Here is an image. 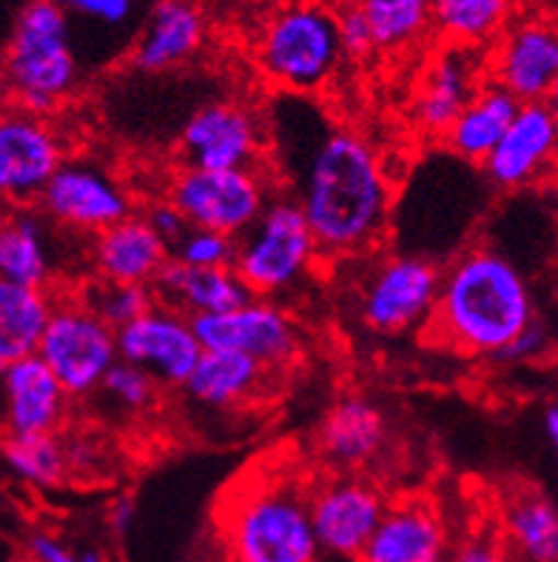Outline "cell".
I'll return each instance as SVG.
<instances>
[{"label":"cell","mask_w":558,"mask_h":562,"mask_svg":"<svg viewBox=\"0 0 558 562\" xmlns=\"http://www.w3.org/2000/svg\"><path fill=\"white\" fill-rule=\"evenodd\" d=\"M305 143L291 200L311 226L322 260L374 251L394 214V180L376 146L342 126H322Z\"/></svg>","instance_id":"cell-1"},{"label":"cell","mask_w":558,"mask_h":562,"mask_svg":"<svg viewBox=\"0 0 558 562\" xmlns=\"http://www.w3.org/2000/svg\"><path fill=\"white\" fill-rule=\"evenodd\" d=\"M536 321V303L522 271L502 251H462L439 283L433 340L467 357H493Z\"/></svg>","instance_id":"cell-2"},{"label":"cell","mask_w":558,"mask_h":562,"mask_svg":"<svg viewBox=\"0 0 558 562\" xmlns=\"http://www.w3.org/2000/svg\"><path fill=\"white\" fill-rule=\"evenodd\" d=\"M7 103L49 117L80 86V55L57 0H29L0 66Z\"/></svg>","instance_id":"cell-3"},{"label":"cell","mask_w":558,"mask_h":562,"mask_svg":"<svg viewBox=\"0 0 558 562\" xmlns=\"http://www.w3.org/2000/svg\"><path fill=\"white\" fill-rule=\"evenodd\" d=\"M345 60L337 12L328 0H280L260 21L254 64L271 86L288 94L326 89Z\"/></svg>","instance_id":"cell-4"},{"label":"cell","mask_w":558,"mask_h":562,"mask_svg":"<svg viewBox=\"0 0 558 562\" xmlns=\"http://www.w3.org/2000/svg\"><path fill=\"white\" fill-rule=\"evenodd\" d=\"M226 540L234 562H319L308 494L291 480L260 477L231 499Z\"/></svg>","instance_id":"cell-5"},{"label":"cell","mask_w":558,"mask_h":562,"mask_svg":"<svg viewBox=\"0 0 558 562\" xmlns=\"http://www.w3.org/2000/svg\"><path fill=\"white\" fill-rule=\"evenodd\" d=\"M322 260L311 226L288 194H276L260 221L237 240V278L254 297L274 300L297 289Z\"/></svg>","instance_id":"cell-6"},{"label":"cell","mask_w":558,"mask_h":562,"mask_svg":"<svg viewBox=\"0 0 558 562\" xmlns=\"http://www.w3.org/2000/svg\"><path fill=\"white\" fill-rule=\"evenodd\" d=\"M280 194V180L265 166L254 169H189L178 166L166 183V200L189 228H205L240 240Z\"/></svg>","instance_id":"cell-7"},{"label":"cell","mask_w":558,"mask_h":562,"mask_svg":"<svg viewBox=\"0 0 558 562\" xmlns=\"http://www.w3.org/2000/svg\"><path fill=\"white\" fill-rule=\"evenodd\" d=\"M35 355L69 397L98 394L112 366L121 360L117 331L100 321L83 297H55Z\"/></svg>","instance_id":"cell-8"},{"label":"cell","mask_w":558,"mask_h":562,"mask_svg":"<svg viewBox=\"0 0 558 562\" xmlns=\"http://www.w3.org/2000/svg\"><path fill=\"white\" fill-rule=\"evenodd\" d=\"M442 269L419 255H388L360 285V317L368 331L399 337L428 328L436 308Z\"/></svg>","instance_id":"cell-9"},{"label":"cell","mask_w":558,"mask_h":562,"mask_svg":"<svg viewBox=\"0 0 558 562\" xmlns=\"http://www.w3.org/2000/svg\"><path fill=\"white\" fill-rule=\"evenodd\" d=\"M269 149V128L260 114L237 100H212L180 128V166L228 171L254 169Z\"/></svg>","instance_id":"cell-10"},{"label":"cell","mask_w":558,"mask_h":562,"mask_svg":"<svg viewBox=\"0 0 558 562\" xmlns=\"http://www.w3.org/2000/svg\"><path fill=\"white\" fill-rule=\"evenodd\" d=\"M66 160V137L49 117L0 103V200L18 206L37 203Z\"/></svg>","instance_id":"cell-11"},{"label":"cell","mask_w":558,"mask_h":562,"mask_svg":"<svg viewBox=\"0 0 558 562\" xmlns=\"http://www.w3.org/2000/svg\"><path fill=\"white\" fill-rule=\"evenodd\" d=\"M485 78L519 103H545L558 78V21L550 14H513L485 55Z\"/></svg>","instance_id":"cell-12"},{"label":"cell","mask_w":558,"mask_h":562,"mask_svg":"<svg viewBox=\"0 0 558 562\" xmlns=\"http://www.w3.org/2000/svg\"><path fill=\"white\" fill-rule=\"evenodd\" d=\"M203 351H234L265 366L285 369L299 357V326L274 300L251 297L246 306L223 314L191 317Z\"/></svg>","instance_id":"cell-13"},{"label":"cell","mask_w":558,"mask_h":562,"mask_svg":"<svg viewBox=\"0 0 558 562\" xmlns=\"http://www.w3.org/2000/svg\"><path fill=\"white\" fill-rule=\"evenodd\" d=\"M37 203L57 226L92 237L135 214V200L126 186L100 164L80 157H69L52 175Z\"/></svg>","instance_id":"cell-14"},{"label":"cell","mask_w":558,"mask_h":562,"mask_svg":"<svg viewBox=\"0 0 558 562\" xmlns=\"http://www.w3.org/2000/svg\"><path fill=\"white\" fill-rule=\"evenodd\" d=\"M117 355L123 363L146 371L157 385L183 389L203 355V346L189 314L157 303L135 323L117 328Z\"/></svg>","instance_id":"cell-15"},{"label":"cell","mask_w":558,"mask_h":562,"mask_svg":"<svg viewBox=\"0 0 558 562\" xmlns=\"http://www.w3.org/2000/svg\"><path fill=\"white\" fill-rule=\"evenodd\" d=\"M388 499L360 477L328 480L308 497L311 528L319 551L337 560H356L379 526Z\"/></svg>","instance_id":"cell-16"},{"label":"cell","mask_w":558,"mask_h":562,"mask_svg":"<svg viewBox=\"0 0 558 562\" xmlns=\"http://www.w3.org/2000/svg\"><path fill=\"white\" fill-rule=\"evenodd\" d=\"M481 169L504 192L550 180L558 171V123L547 103H522Z\"/></svg>","instance_id":"cell-17"},{"label":"cell","mask_w":558,"mask_h":562,"mask_svg":"<svg viewBox=\"0 0 558 562\" xmlns=\"http://www.w3.org/2000/svg\"><path fill=\"white\" fill-rule=\"evenodd\" d=\"M485 80L481 52L445 43V49H439L424 69L413 98V123L419 132L431 140H442Z\"/></svg>","instance_id":"cell-18"},{"label":"cell","mask_w":558,"mask_h":562,"mask_svg":"<svg viewBox=\"0 0 558 562\" xmlns=\"http://www.w3.org/2000/svg\"><path fill=\"white\" fill-rule=\"evenodd\" d=\"M451 537L433 503L419 497L390 503L356 562H445Z\"/></svg>","instance_id":"cell-19"},{"label":"cell","mask_w":558,"mask_h":562,"mask_svg":"<svg viewBox=\"0 0 558 562\" xmlns=\"http://www.w3.org/2000/svg\"><path fill=\"white\" fill-rule=\"evenodd\" d=\"M69 394L37 355L3 366L0 420L7 435H55L66 417Z\"/></svg>","instance_id":"cell-20"},{"label":"cell","mask_w":558,"mask_h":562,"mask_svg":"<svg viewBox=\"0 0 558 562\" xmlns=\"http://www.w3.org/2000/svg\"><path fill=\"white\" fill-rule=\"evenodd\" d=\"M205 14L197 3L157 0L135 35L128 60L137 71L163 75L197 57L205 43Z\"/></svg>","instance_id":"cell-21"},{"label":"cell","mask_w":558,"mask_h":562,"mask_svg":"<svg viewBox=\"0 0 558 562\" xmlns=\"http://www.w3.org/2000/svg\"><path fill=\"white\" fill-rule=\"evenodd\" d=\"M169 257V246L143 214L103 228L92 243V266L103 283L151 285Z\"/></svg>","instance_id":"cell-22"},{"label":"cell","mask_w":558,"mask_h":562,"mask_svg":"<svg viewBox=\"0 0 558 562\" xmlns=\"http://www.w3.org/2000/svg\"><path fill=\"white\" fill-rule=\"evenodd\" d=\"M388 442V423L376 403L365 397H342L319 426V451L340 469H362L379 457Z\"/></svg>","instance_id":"cell-23"},{"label":"cell","mask_w":558,"mask_h":562,"mask_svg":"<svg viewBox=\"0 0 558 562\" xmlns=\"http://www.w3.org/2000/svg\"><path fill=\"white\" fill-rule=\"evenodd\" d=\"M151 289L160 303L178 308L189 317L234 312L254 297L234 269H189L171 257L155 278Z\"/></svg>","instance_id":"cell-24"},{"label":"cell","mask_w":558,"mask_h":562,"mask_svg":"<svg viewBox=\"0 0 558 562\" xmlns=\"http://www.w3.org/2000/svg\"><path fill=\"white\" fill-rule=\"evenodd\" d=\"M269 374L274 371L246 355L203 351L191 378L185 380L183 392L191 403L203 408H237L240 403L260 394Z\"/></svg>","instance_id":"cell-25"},{"label":"cell","mask_w":558,"mask_h":562,"mask_svg":"<svg viewBox=\"0 0 558 562\" xmlns=\"http://www.w3.org/2000/svg\"><path fill=\"white\" fill-rule=\"evenodd\" d=\"M519 106L522 103L510 92H504L502 86L485 80L479 92L470 98V103L462 109L459 117L451 123L442 143L447 146V151H453L462 160L485 164V157L493 151L496 143L502 140V135L508 132L510 121L516 117Z\"/></svg>","instance_id":"cell-26"},{"label":"cell","mask_w":558,"mask_h":562,"mask_svg":"<svg viewBox=\"0 0 558 562\" xmlns=\"http://www.w3.org/2000/svg\"><path fill=\"white\" fill-rule=\"evenodd\" d=\"M55 308V294L37 285L0 280V363L35 355Z\"/></svg>","instance_id":"cell-27"},{"label":"cell","mask_w":558,"mask_h":562,"mask_svg":"<svg viewBox=\"0 0 558 562\" xmlns=\"http://www.w3.org/2000/svg\"><path fill=\"white\" fill-rule=\"evenodd\" d=\"M516 14V0H433V32L447 46L490 49Z\"/></svg>","instance_id":"cell-28"},{"label":"cell","mask_w":558,"mask_h":562,"mask_svg":"<svg viewBox=\"0 0 558 562\" xmlns=\"http://www.w3.org/2000/svg\"><path fill=\"white\" fill-rule=\"evenodd\" d=\"M52 255L43 226L32 212L0 214V280L46 289Z\"/></svg>","instance_id":"cell-29"},{"label":"cell","mask_w":558,"mask_h":562,"mask_svg":"<svg viewBox=\"0 0 558 562\" xmlns=\"http://www.w3.org/2000/svg\"><path fill=\"white\" fill-rule=\"evenodd\" d=\"M374 52L413 49L433 32V0H356Z\"/></svg>","instance_id":"cell-30"},{"label":"cell","mask_w":558,"mask_h":562,"mask_svg":"<svg viewBox=\"0 0 558 562\" xmlns=\"http://www.w3.org/2000/svg\"><path fill=\"white\" fill-rule=\"evenodd\" d=\"M508 540L524 562H558V508L542 494L524 492L508 506Z\"/></svg>","instance_id":"cell-31"},{"label":"cell","mask_w":558,"mask_h":562,"mask_svg":"<svg viewBox=\"0 0 558 562\" xmlns=\"http://www.w3.org/2000/svg\"><path fill=\"white\" fill-rule=\"evenodd\" d=\"M3 457L9 469L21 480L41 488H52L64 480L69 460L55 435H26V437H3Z\"/></svg>","instance_id":"cell-32"},{"label":"cell","mask_w":558,"mask_h":562,"mask_svg":"<svg viewBox=\"0 0 558 562\" xmlns=\"http://www.w3.org/2000/svg\"><path fill=\"white\" fill-rule=\"evenodd\" d=\"M143 3L146 0H57L66 18L83 23L89 35L126 41L143 26Z\"/></svg>","instance_id":"cell-33"},{"label":"cell","mask_w":558,"mask_h":562,"mask_svg":"<svg viewBox=\"0 0 558 562\" xmlns=\"http://www.w3.org/2000/svg\"><path fill=\"white\" fill-rule=\"evenodd\" d=\"M83 300L89 303L100 321L112 326L114 331L128 323H135L137 317L155 308L160 300H157L155 289L151 285H135V283H103L92 285L89 292L83 294Z\"/></svg>","instance_id":"cell-34"},{"label":"cell","mask_w":558,"mask_h":562,"mask_svg":"<svg viewBox=\"0 0 558 562\" xmlns=\"http://www.w3.org/2000/svg\"><path fill=\"white\" fill-rule=\"evenodd\" d=\"M157 389H160V385H157L146 371L117 360L98 392L106 394L109 403L121 408V412L143 414L149 412L157 403Z\"/></svg>","instance_id":"cell-35"},{"label":"cell","mask_w":558,"mask_h":562,"mask_svg":"<svg viewBox=\"0 0 558 562\" xmlns=\"http://www.w3.org/2000/svg\"><path fill=\"white\" fill-rule=\"evenodd\" d=\"M237 240L205 228H189L174 249L169 251L171 260L189 266V269H231Z\"/></svg>","instance_id":"cell-36"},{"label":"cell","mask_w":558,"mask_h":562,"mask_svg":"<svg viewBox=\"0 0 558 562\" xmlns=\"http://www.w3.org/2000/svg\"><path fill=\"white\" fill-rule=\"evenodd\" d=\"M333 12H337V26H340V41L342 49H345V57L371 55L374 46H371L368 26H365V18H362L356 0H337Z\"/></svg>","instance_id":"cell-37"},{"label":"cell","mask_w":558,"mask_h":562,"mask_svg":"<svg viewBox=\"0 0 558 562\" xmlns=\"http://www.w3.org/2000/svg\"><path fill=\"white\" fill-rule=\"evenodd\" d=\"M550 328L545 326V323L533 321L531 326L524 328L522 335L513 337V340L504 346L499 355H493L490 360L493 363H502V366H513V363H527V360H538L542 355H547V349H550Z\"/></svg>","instance_id":"cell-38"},{"label":"cell","mask_w":558,"mask_h":562,"mask_svg":"<svg viewBox=\"0 0 558 562\" xmlns=\"http://www.w3.org/2000/svg\"><path fill=\"white\" fill-rule=\"evenodd\" d=\"M143 217H146V223H149V226L155 228L157 237H160V240H163L166 246H169V251L174 249V243H178L180 237H183L185 232H189V223L183 221V214H180L178 209L171 206V203L166 198H160V200H155V203H149V209H146V214H143Z\"/></svg>","instance_id":"cell-39"},{"label":"cell","mask_w":558,"mask_h":562,"mask_svg":"<svg viewBox=\"0 0 558 562\" xmlns=\"http://www.w3.org/2000/svg\"><path fill=\"white\" fill-rule=\"evenodd\" d=\"M29 557L35 562H78V557L52 535H35L29 540Z\"/></svg>","instance_id":"cell-40"},{"label":"cell","mask_w":558,"mask_h":562,"mask_svg":"<svg viewBox=\"0 0 558 562\" xmlns=\"http://www.w3.org/2000/svg\"><path fill=\"white\" fill-rule=\"evenodd\" d=\"M445 562H510L496 542L490 540H474L462 546L459 551H453Z\"/></svg>","instance_id":"cell-41"},{"label":"cell","mask_w":558,"mask_h":562,"mask_svg":"<svg viewBox=\"0 0 558 562\" xmlns=\"http://www.w3.org/2000/svg\"><path fill=\"white\" fill-rule=\"evenodd\" d=\"M132 520H135V506H132V499H117L112 508V526L117 535H123V531H128V526H132Z\"/></svg>","instance_id":"cell-42"},{"label":"cell","mask_w":558,"mask_h":562,"mask_svg":"<svg viewBox=\"0 0 558 562\" xmlns=\"http://www.w3.org/2000/svg\"><path fill=\"white\" fill-rule=\"evenodd\" d=\"M545 431L547 437H550L553 449H556V457H558V406H550L545 412Z\"/></svg>","instance_id":"cell-43"},{"label":"cell","mask_w":558,"mask_h":562,"mask_svg":"<svg viewBox=\"0 0 558 562\" xmlns=\"http://www.w3.org/2000/svg\"><path fill=\"white\" fill-rule=\"evenodd\" d=\"M547 109H550L553 112V117H556V123H558V78H556V83H553V89H550V94H547Z\"/></svg>","instance_id":"cell-44"},{"label":"cell","mask_w":558,"mask_h":562,"mask_svg":"<svg viewBox=\"0 0 558 562\" xmlns=\"http://www.w3.org/2000/svg\"><path fill=\"white\" fill-rule=\"evenodd\" d=\"M78 562H103V557L94 554V551H86V554L78 557Z\"/></svg>","instance_id":"cell-45"},{"label":"cell","mask_w":558,"mask_h":562,"mask_svg":"<svg viewBox=\"0 0 558 562\" xmlns=\"http://www.w3.org/2000/svg\"><path fill=\"white\" fill-rule=\"evenodd\" d=\"M0 403H3V363H0Z\"/></svg>","instance_id":"cell-46"},{"label":"cell","mask_w":558,"mask_h":562,"mask_svg":"<svg viewBox=\"0 0 558 562\" xmlns=\"http://www.w3.org/2000/svg\"><path fill=\"white\" fill-rule=\"evenodd\" d=\"M12 562H35V560H32V557H18V560H12Z\"/></svg>","instance_id":"cell-47"},{"label":"cell","mask_w":558,"mask_h":562,"mask_svg":"<svg viewBox=\"0 0 558 562\" xmlns=\"http://www.w3.org/2000/svg\"><path fill=\"white\" fill-rule=\"evenodd\" d=\"M185 3H197V7H200V3H203V0H185Z\"/></svg>","instance_id":"cell-48"}]
</instances>
